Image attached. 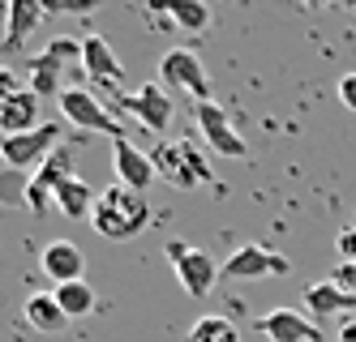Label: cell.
Masks as SVG:
<instances>
[{
  "mask_svg": "<svg viewBox=\"0 0 356 342\" xmlns=\"http://www.w3.org/2000/svg\"><path fill=\"white\" fill-rule=\"evenodd\" d=\"M43 5L39 0H13L9 5V13H5V47L13 51V47H22L31 35H35V26L43 22Z\"/></svg>",
  "mask_w": 356,
  "mask_h": 342,
  "instance_id": "17",
  "label": "cell"
},
{
  "mask_svg": "<svg viewBox=\"0 0 356 342\" xmlns=\"http://www.w3.org/2000/svg\"><path fill=\"white\" fill-rule=\"evenodd\" d=\"M288 257L284 253H275V248H262V244H245L236 248L232 257L223 261V270L219 278H232V282H258V278H279V274H288Z\"/></svg>",
  "mask_w": 356,
  "mask_h": 342,
  "instance_id": "10",
  "label": "cell"
},
{
  "mask_svg": "<svg viewBox=\"0 0 356 342\" xmlns=\"http://www.w3.org/2000/svg\"><path fill=\"white\" fill-rule=\"evenodd\" d=\"M193 120H197V133L207 137V146L215 150V154H223V159H245L249 154V146H245V137L236 133V124L227 120V112H223V103H193Z\"/></svg>",
  "mask_w": 356,
  "mask_h": 342,
  "instance_id": "8",
  "label": "cell"
},
{
  "mask_svg": "<svg viewBox=\"0 0 356 342\" xmlns=\"http://www.w3.org/2000/svg\"><path fill=\"white\" fill-rule=\"evenodd\" d=\"M39 266H43L47 278H52V287H65V282H82L86 257H82V248L73 240H52L39 253Z\"/></svg>",
  "mask_w": 356,
  "mask_h": 342,
  "instance_id": "14",
  "label": "cell"
},
{
  "mask_svg": "<svg viewBox=\"0 0 356 342\" xmlns=\"http://www.w3.org/2000/svg\"><path fill=\"white\" fill-rule=\"evenodd\" d=\"M82 69L90 73V82H99V86H120V65L112 56V47L99 35L82 39Z\"/></svg>",
  "mask_w": 356,
  "mask_h": 342,
  "instance_id": "16",
  "label": "cell"
},
{
  "mask_svg": "<svg viewBox=\"0 0 356 342\" xmlns=\"http://www.w3.org/2000/svg\"><path fill=\"white\" fill-rule=\"evenodd\" d=\"M52 296H56V304L65 308L69 321H73V317H90V312H95V300H99L95 287H90L86 278H82V282H65V287H56Z\"/></svg>",
  "mask_w": 356,
  "mask_h": 342,
  "instance_id": "22",
  "label": "cell"
},
{
  "mask_svg": "<svg viewBox=\"0 0 356 342\" xmlns=\"http://www.w3.org/2000/svg\"><path fill=\"white\" fill-rule=\"evenodd\" d=\"M339 103L348 112H356V73H348L343 82H339Z\"/></svg>",
  "mask_w": 356,
  "mask_h": 342,
  "instance_id": "27",
  "label": "cell"
},
{
  "mask_svg": "<svg viewBox=\"0 0 356 342\" xmlns=\"http://www.w3.org/2000/svg\"><path fill=\"white\" fill-rule=\"evenodd\" d=\"M69 60H82V43L78 39H56V43H47V51H39L35 60H26V73H31V90L39 99H60V73Z\"/></svg>",
  "mask_w": 356,
  "mask_h": 342,
  "instance_id": "6",
  "label": "cell"
},
{
  "mask_svg": "<svg viewBox=\"0 0 356 342\" xmlns=\"http://www.w3.org/2000/svg\"><path fill=\"white\" fill-rule=\"evenodd\" d=\"M352 13H356V5H352Z\"/></svg>",
  "mask_w": 356,
  "mask_h": 342,
  "instance_id": "29",
  "label": "cell"
},
{
  "mask_svg": "<svg viewBox=\"0 0 356 342\" xmlns=\"http://www.w3.org/2000/svg\"><path fill=\"white\" fill-rule=\"evenodd\" d=\"M339 342H356V317H352V321L339 330Z\"/></svg>",
  "mask_w": 356,
  "mask_h": 342,
  "instance_id": "28",
  "label": "cell"
},
{
  "mask_svg": "<svg viewBox=\"0 0 356 342\" xmlns=\"http://www.w3.org/2000/svg\"><path fill=\"white\" fill-rule=\"evenodd\" d=\"M112 167H116V184H124V189H134V193H146L159 176L155 163H150V154H142L129 137L112 142Z\"/></svg>",
  "mask_w": 356,
  "mask_h": 342,
  "instance_id": "12",
  "label": "cell"
},
{
  "mask_svg": "<svg viewBox=\"0 0 356 342\" xmlns=\"http://www.w3.org/2000/svg\"><path fill=\"white\" fill-rule=\"evenodd\" d=\"M31 128H39V94L26 86L0 108V137H17V133H31Z\"/></svg>",
  "mask_w": 356,
  "mask_h": 342,
  "instance_id": "15",
  "label": "cell"
},
{
  "mask_svg": "<svg viewBox=\"0 0 356 342\" xmlns=\"http://www.w3.org/2000/svg\"><path fill=\"white\" fill-rule=\"evenodd\" d=\"M155 13H168L181 31H207L211 26V9L202 0H155Z\"/></svg>",
  "mask_w": 356,
  "mask_h": 342,
  "instance_id": "21",
  "label": "cell"
},
{
  "mask_svg": "<svg viewBox=\"0 0 356 342\" xmlns=\"http://www.w3.org/2000/svg\"><path fill=\"white\" fill-rule=\"evenodd\" d=\"M189 342H241V334L227 317H202V321H193Z\"/></svg>",
  "mask_w": 356,
  "mask_h": 342,
  "instance_id": "23",
  "label": "cell"
},
{
  "mask_svg": "<svg viewBox=\"0 0 356 342\" xmlns=\"http://www.w3.org/2000/svg\"><path fill=\"white\" fill-rule=\"evenodd\" d=\"M305 308L318 312V317H330V312H356V296H348L339 282H314L305 291Z\"/></svg>",
  "mask_w": 356,
  "mask_h": 342,
  "instance_id": "18",
  "label": "cell"
},
{
  "mask_svg": "<svg viewBox=\"0 0 356 342\" xmlns=\"http://www.w3.org/2000/svg\"><path fill=\"white\" fill-rule=\"evenodd\" d=\"M60 137H65L60 124H39V128H31V133L0 137V159H5L13 171H17V167H43V163L65 146Z\"/></svg>",
  "mask_w": 356,
  "mask_h": 342,
  "instance_id": "4",
  "label": "cell"
},
{
  "mask_svg": "<svg viewBox=\"0 0 356 342\" xmlns=\"http://www.w3.org/2000/svg\"><path fill=\"white\" fill-rule=\"evenodd\" d=\"M95 201H99V193L90 189L86 180H78V176H73L65 189L56 193V210H60L65 219H90L95 214Z\"/></svg>",
  "mask_w": 356,
  "mask_h": 342,
  "instance_id": "20",
  "label": "cell"
},
{
  "mask_svg": "<svg viewBox=\"0 0 356 342\" xmlns=\"http://www.w3.org/2000/svg\"><path fill=\"white\" fill-rule=\"evenodd\" d=\"M60 112H65V120L73 124V128H82V133H108L112 142L116 137H124V128H120V120L112 116V108L104 99H99L95 90H82V86H69L60 99Z\"/></svg>",
  "mask_w": 356,
  "mask_h": 342,
  "instance_id": "3",
  "label": "cell"
},
{
  "mask_svg": "<svg viewBox=\"0 0 356 342\" xmlns=\"http://www.w3.org/2000/svg\"><path fill=\"white\" fill-rule=\"evenodd\" d=\"M258 334H266L270 342H322V330L296 308H270L258 321Z\"/></svg>",
  "mask_w": 356,
  "mask_h": 342,
  "instance_id": "13",
  "label": "cell"
},
{
  "mask_svg": "<svg viewBox=\"0 0 356 342\" xmlns=\"http://www.w3.org/2000/svg\"><path fill=\"white\" fill-rule=\"evenodd\" d=\"M335 248H339V261H356V227L339 231V240H335Z\"/></svg>",
  "mask_w": 356,
  "mask_h": 342,
  "instance_id": "26",
  "label": "cell"
},
{
  "mask_svg": "<svg viewBox=\"0 0 356 342\" xmlns=\"http://www.w3.org/2000/svg\"><path fill=\"white\" fill-rule=\"evenodd\" d=\"M168 257H172V270H176V278H181V287L193 300L211 296V287L219 282V270H223L211 253H202V248H193L185 240H168Z\"/></svg>",
  "mask_w": 356,
  "mask_h": 342,
  "instance_id": "5",
  "label": "cell"
},
{
  "mask_svg": "<svg viewBox=\"0 0 356 342\" xmlns=\"http://www.w3.org/2000/svg\"><path fill=\"white\" fill-rule=\"evenodd\" d=\"M330 282H339L348 296H356V261H339L335 274H330Z\"/></svg>",
  "mask_w": 356,
  "mask_h": 342,
  "instance_id": "25",
  "label": "cell"
},
{
  "mask_svg": "<svg viewBox=\"0 0 356 342\" xmlns=\"http://www.w3.org/2000/svg\"><path fill=\"white\" fill-rule=\"evenodd\" d=\"M22 90H26V86H22V77H17L9 65H0V108H5L13 94H22Z\"/></svg>",
  "mask_w": 356,
  "mask_h": 342,
  "instance_id": "24",
  "label": "cell"
},
{
  "mask_svg": "<svg viewBox=\"0 0 356 342\" xmlns=\"http://www.w3.org/2000/svg\"><path fill=\"white\" fill-rule=\"evenodd\" d=\"M159 82L168 90L193 94L197 103H211V77H207V69H202V60L193 56L189 47H172L168 56L159 60Z\"/></svg>",
  "mask_w": 356,
  "mask_h": 342,
  "instance_id": "7",
  "label": "cell"
},
{
  "mask_svg": "<svg viewBox=\"0 0 356 342\" xmlns=\"http://www.w3.org/2000/svg\"><path fill=\"white\" fill-rule=\"evenodd\" d=\"M22 312H26L31 330H39V334H60L69 325V317H65V308L56 304V296H31Z\"/></svg>",
  "mask_w": 356,
  "mask_h": 342,
  "instance_id": "19",
  "label": "cell"
},
{
  "mask_svg": "<svg viewBox=\"0 0 356 342\" xmlns=\"http://www.w3.org/2000/svg\"><path fill=\"white\" fill-rule=\"evenodd\" d=\"M69 180H73V150L60 146L52 159H47V163L26 180V205L35 210V214H47V210L56 205V193L65 189Z\"/></svg>",
  "mask_w": 356,
  "mask_h": 342,
  "instance_id": "9",
  "label": "cell"
},
{
  "mask_svg": "<svg viewBox=\"0 0 356 342\" xmlns=\"http://www.w3.org/2000/svg\"><path fill=\"white\" fill-rule=\"evenodd\" d=\"M95 231L104 235V240H134V235L150 223V201L146 193H134V189H124V184H112V189L99 193L95 201V214H90Z\"/></svg>",
  "mask_w": 356,
  "mask_h": 342,
  "instance_id": "1",
  "label": "cell"
},
{
  "mask_svg": "<svg viewBox=\"0 0 356 342\" xmlns=\"http://www.w3.org/2000/svg\"><path fill=\"white\" fill-rule=\"evenodd\" d=\"M116 108L120 112H129L146 133H168V124H172V99L159 90V82H146L142 90H134V94H120L116 99Z\"/></svg>",
  "mask_w": 356,
  "mask_h": 342,
  "instance_id": "11",
  "label": "cell"
},
{
  "mask_svg": "<svg viewBox=\"0 0 356 342\" xmlns=\"http://www.w3.org/2000/svg\"><path fill=\"white\" fill-rule=\"evenodd\" d=\"M159 180H168L172 189H197V184H211V167L202 159V150L193 142H159L150 154Z\"/></svg>",
  "mask_w": 356,
  "mask_h": 342,
  "instance_id": "2",
  "label": "cell"
}]
</instances>
